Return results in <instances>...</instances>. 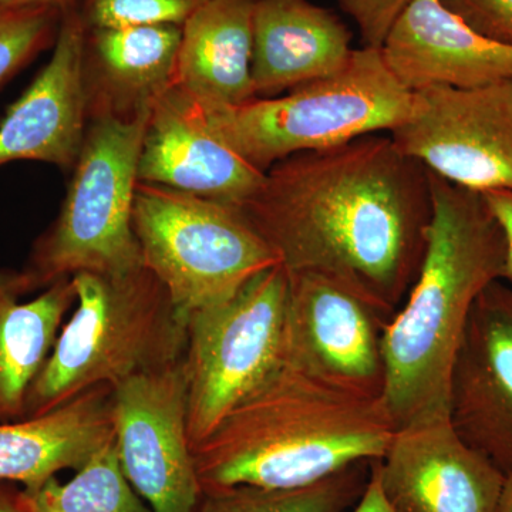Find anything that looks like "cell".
I'll use <instances>...</instances> for the list:
<instances>
[{
    "label": "cell",
    "instance_id": "obj_1",
    "mask_svg": "<svg viewBox=\"0 0 512 512\" xmlns=\"http://www.w3.org/2000/svg\"><path fill=\"white\" fill-rule=\"evenodd\" d=\"M238 210L289 274L328 276L389 322L419 275L429 170L386 133L272 165Z\"/></svg>",
    "mask_w": 512,
    "mask_h": 512
},
{
    "label": "cell",
    "instance_id": "obj_2",
    "mask_svg": "<svg viewBox=\"0 0 512 512\" xmlns=\"http://www.w3.org/2000/svg\"><path fill=\"white\" fill-rule=\"evenodd\" d=\"M429 175L426 252L383 330L382 400L396 430L450 417L451 369L471 309L504 271L503 231L483 194Z\"/></svg>",
    "mask_w": 512,
    "mask_h": 512
},
{
    "label": "cell",
    "instance_id": "obj_3",
    "mask_svg": "<svg viewBox=\"0 0 512 512\" xmlns=\"http://www.w3.org/2000/svg\"><path fill=\"white\" fill-rule=\"evenodd\" d=\"M382 397L339 389L286 365L192 448L201 491L293 490L379 460L394 436Z\"/></svg>",
    "mask_w": 512,
    "mask_h": 512
},
{
    "label": "cell",
    "instance_id": "obj_4",
    "mask_svg": "<svg viewBox=\"0 0 512 512\" xmlns=\"http://www.w3.org/2000/svg\"><path fill=\"white\" fill-rule=\"evenodd\" d=\"M72 281L77 308L30 387L26 419L185 356L188 319L146 266L116 275L80 272Z\"/></svg>",
    "mask_w": 512,
    "mask_h": 512
},
{
    "label": "cell",
    "instance_id": "obj_5",
    "mask_svg": "<svg viewBox=\"0 0 512 512\" xmlns=\"http://www.w3.org/2000/svg\"><path fill=\"white\" fill-rule=\"evenodd\" d=\"M413 94L394 79L380 49L353 50L339 72L282 97L234 107L201 104L208 123L238 156L266 173L308 151L340 146L375 133H392L407 119Z\"/></svg>",
    "mask_w": 512,
    "mask_h": 512
},
{
    "label": "cell",
    "instance_id": "obj_6",
    "mask_svg": "<svg viewBox=\"0 0 512 512\" xmlns=\"http://www.w3.org/2000/svg\"><path fill=\"white\" fill-rule=\"evenodd\" d=\"M150 113L89 120L59 215L22 268L33 291L80 272L116 275L144 266L133 207Z\"/></svg>",
    "mask_w": 512,
    "mask_h": 512
},
{
    "label": "cell",
    "instance_id": "obj_7",
    "mask_svg": "<svg viewBox=\"0 0 512 512\" xmlns=\"http://www.w3.org/2000/svg\"><path fill=\"white\" fill-rule=\"evenodd\" d=\"M133 229L144 266L187 319L279 264L238 207L164 185L138 181Z\"/></svg>",
    "mask_w": 512,
    "mask_h": 512
},
{
    "label": "cell",
    "instance_id": "obj_8",
    "mask_svg": "<svg viewBox=\"0 0 512 512\" xmlns=\"http://www.w3.org/2000/svg\"><path fill=\"white\" fill-rule=\"evenodd\" d=\"M288 299V271L276 264L228 301L188 316L184 359L191 448L288 365Z\"/></svg>",
    "mask_w": 512,
    "mask_h": 512
},
{
    "label": "cell",
    "instance_id": "obj_9",
    "mask_svg": "<svg viewBox=\"0 0 512 512\" xmlns=\"http://www.w3.org/2000/svg\"><path fill=\"white\" fill-rule=\"evenodd\" d=\"M390 137L430 173L467 190L512 191V79L412 93Z\"/></svg>",
    "mask_w": 512,
    "mask_h": 512
},
{
    "label": "cell",
    "instance_id": "obj_10",
    "mask_svg": "<svg viewBox=\"0 0 512 512\" xmlns=\"http://www.w3.org/2000/svg\"><path fill=\"white\" fill-rule=\"evenodd\" d=\"M185 359L113 387L121 470L153 512H195L201 485L187 426Z\"/></svg>",
    "mask_w": 512,
    "mask_h": 512
},
{
    "label": "cell",
    "instance_id": "obj_11",
    "mask_svg": "<svg viewBox=\"0 0 512 512\" xmlns=\"http://www.w3.org/2000/svg\"><path fill=\"white\" fill-rule=\"evenodd\" d=\"M386 323L328 276L289 274L288 365L306 375L360 396L382 397Z\"/></svg>",
    "mask_w": 512,
    "mask_h": 512
},
{
    "label": "cell",
    "instance_id": "obj_12",
    "mask_svg": "<svg viewBox=\"0 0 512 512\" xmlns=\"http://www.w3.org/2000/svg\"><path fill=\"white\" fill-rule=\"evenodd\" d=\"M451 424L504 474L512 471V286L495 281L468 318L450 376Z\"/></svg>",
    "mask_w": 512,
    "mask_h": 512
},
{
    "label": "cell",
    "instance_id": "obj_13",
    "mask_svg": "<svg viewBox=\"0 0 512 512\" xmlns=\"http://www.w3.org/2000/svg\"><path fill=\"white\" fill-rule=\"evenodd\" d=\"M373 468L393 512H497L505 481L450 417L394 431Z\"/></svg>",
    "mask_w": 512,
    "mask_h": 512
},
{
    "label": "cell",
    "instance_id": "obj_14",
    "mask_svg": "<svg viewBox=\"0 0 512 512\" xmlns=\"http://www.w3.org/2000/svg\"><path fill=\"white\" fill-rule=\"evenodd\" d=\"M264 175L215 133L201 104L181 87L171 84L153 104L138 161L141 183L239 207Z\"/></svg>",
    "mask_w": 512,
    "mask_h": 512
},
{
    "label": "cell",
    "instance_id": "obj_15",
    "mask_svg": "<svg viewBox=\"0 0 512 512\" xmlns=\"http://www.w3.org/2000/svg\"><path fill=\"white\" fill-rule=\"evenodd\" d=\"M86 32L77 9L66 10L52 57L0 121V165L40 161L73 170L89 124L83 83Z\"/></svg>",
    "mask_w": 512,
    "mask_h": 512
},
{
    "label": "cell",
    "instance_id": "obj_16",
    "mask_svg": "<svg viewBox=\"0 0 512 512\" xmlns=\"http://www.w3.org/2000/svg\"><path fill=\"white\" fill-rule=\"evenodd\" d=\"M380 53L394 79L410 93L512 79V45L481 35L443 0H410Z\"/></svg>",
    "mask_w": 512,
    "mask_h": 512
},
{
    "label": "cell",
    "instance_id": "obj_17",
    "mask_svg": "<svg viewBox=\"0 0 512 512\" xmlns=\"http://www.w3.org/2000/svg\"><path fill=\"white\" fill-rule=\"evenodd\" d=\"M349 29L309 0H256L252 83L256 99H271L339 72L353 49Z\"/></svg>",
    "mask_w": 512,
    "mask_h": 512
},
{
    "label": "cell",
    "instance_id": "obj_18",
    "mask_svg": "<svg viewBox=\"0 0 512 512\" xmlns=\"http://www.w3.org/2000/svg\"><path fill=\"white\" fill-rule=\"evenodd\" d=\"M180 42L181 26L87 29L83 83L89 120L150 113L173 84Z\"/></svg>",
    "mask_w": 512,
    "mask_h": 512
},
{
    "label": "cell",
    "instance_id": "obj_19",
    "mask_svg": "<svg viewBox=\"0 0 512 512\" xmlns=\"http://www.w3.org/2000/svg\"><path fill=\"white\" fill-rule=\"evenodd\" d=\"M113 440V387L104 384L43 416L0 424V481L33 490Z\"/></svg>",
    "mask_w": 512,
    "mask_h": 512
},
{
    "label": "cell",
    "instance_id": "obj_20",
    "mask_svg": "<svg viewBox=\"0 0 512 512\" xmlns=\"http://www.w3.org/2000/svg\"><path fill=\"white\" fill-rule=\"evenodd\" d=\"M255 5L256 0H201L181 26L173 84L207 107L255 100Z\"/></svg>",
    "mask_w": 512,
    "mask_h": 512
},
{
    "label": "cell",
    "instance_id": "obj_21",
    "mask_svg": "<svg viewBox=\"0 0 512 512\" xmlns=\"http://www.w3.org/2000/svg\"><path fill=\"white\" fill-rule=\"evenodd\" d=\"M32 293L22 269L0 268V424L26 419L30 387L77 302L72 278L23 301Z\"/></svg>",
    "mask_w": 512,
    "mask_h": 512
},
{
    "label": "cell",
    "instance_id": "obj_22",
    "mask_svg": "<svg viewBox=\"0 0 512 512\" xmlns=\"http://www.w3.org/2000/svg\"><path fill=\"white\" fill-rule=\"evenodd\" d=\"M23 491L35 512H153L124 476L114 440L67 483L52 477Z\"/></svg>",
    "mask_w": 512,
    "mask_h": 512
},
{
    "label": "cell",
    "instance_id": "obj_23",
    "mask_svg": "<svg viewBox=\"0 0 512 512\" xmlns=\"http://www.w3.org/2000/svg\"><path fill=\"white\" fill-rule=\"evenodd\" d=\"M363 464L293 490L238 485L204 491L195 512H345L365 491L369 476L363 478Z\"/></svg>",
    "mask_w": 512,
    "mask_h": 512
},
{
    "label": "cell",
    "instance_id": "obj_24",
    "mask_svg": "<svg viewBox=\"0 0 512 512\" xmlns=\"http://www.w3.org/2000/svg\"><path fill=\"white\" fill-rule=\"evenodd\" d=\"M63 10L46 5H0V84L55 43Z\"/></svg>",
    "mask_w": 512,
    "mask_h": 512
},
{
    "label": "cell",
    "instance_id": "obj_25",
    "mask_svg": "<svg viewBox=\"0 0 512 512\" xmlns=\"http://www.w3.org/2000/svg\"><path fill=\"white\" fill-rule=\"evenodd\" d=\"M201 0H84L87 29H124L141 26H183Z\"/></svg>",
    "mask_w": 512,
    "mask_h": 512
},
{
    "label": "cell",
    "instance_id": "obj_26",
    "mask_svg": "<svg viewBox=\"0 0 512 512\" xmlns=\"http://www.w3.org/2000/svg\"><path fill=\"white\" fill-rule=\"evenodd\" d=\"M478 33L512 45V0H443Z\"/></svg>",
    "mask_w": 512,
    "mask_h": 512
},
{
    "label": "cell",
    "instance_id": "obj_27",
    "mask_svg": "<svg viewBox=\"0 0 512 512\" xmlns=\"http://www.w3.org/2000/svg\"><path fill=\"white\" fill-rule=\"evenodd\" d=\"M355 19L366 47L380 49L394 20L410 0H339Z\"/></svg>",
    "mask_w": 512,
    "mask_h": 512
},
{
    "label": "cell",
    "instance_id": "obj_28",
    "mask_svg": "<svg viewBox=\"0 0 512 512\" xmlns=\"http://www.w3.org/2000/svg\"><path fill=\"white\" fill-rule=\"evenodd\" d=\"M483 197L504 235L505 262L501 281L512 286V191L483 192Z\"/></svg>",
    "mask_w": 512,
    "mask_h": 512
},
{
    "label": "cell",
    "instance_id": "obj_29",
    "mask_svg": "<svg viewBox=\"0 0 512 512\" xmlns=\"http://www.w3.org/2000/svg\"><path fill=\"white\" fill-rule=\"evenodd\" d=\"M352 512H393L390 505L387 504L386 498H384L382 488H380L379 478H377L375 468H373V461L365 491L360 495L355 510Z\"/></svg>",
    "mask_w": 512,
    "mask_h": 512
},
{
    "label": "cell",
    "instance_id": "obj_30",
    "mask_svg": "<svg viewBox=\"0 0 512 512\" xmlns=\"http://www.w3.org/2000/svg\"><path fill=\"white\" fill-rule=\"evenodd\" d=\"M0 512H35L25 491L15 483L0 481Z\"/></svg>",
    "mask_w": 512,
    "mask_h": 512
},
{
    "label": "cell",
    "instance_id": "obj_31",
    "mask_svg": "<svg viewBox=\"0 0 512 512\" xmlns=\"http://www.w3.org/2000/svg\"><path fill=\"white\" fill-rule=\"evenodd\" d=\"M0 5H46L66 12L76 8L77 0H0Z\"/></svg>",
    "mask_w": 512,
    "mask_h": 512
},
{
    "label": "cell",
    "instance_id": "obj_32",
    "mask_svg": "<svg viewBox=\"0 0 512 512\" xmlns=\"http://www.w3.org/2000/svg\"><path fill=\"white\" fill-rule=\"evenodd\" d=\"M497 512H512V471L505 474L503 493H501Z\"/></svg>",
    "mask_w": 512,
    "mask_h": 512
}]
</instances>
